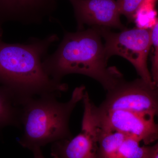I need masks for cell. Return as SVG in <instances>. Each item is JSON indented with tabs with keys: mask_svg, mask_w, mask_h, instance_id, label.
<instances>
[{
	"mask_svg": "<svg viewBox=\"0 0 158 158\" xmlns=\"http://www.w3.org/2000/svg\"><path fill=\"white\" fill-rule=\"evenodd\" d=\"M58 0H0V25L8 22L40 24L50 19Z\"/></svg>",
	"mask_w": 158,
	"mask_h": 158,
	"instance_id": "52a82bcc",
	"label": "cell"
},
{
	"mask_svg": "<svg viewBox=\"0 0 158 158\" xmlns=\"http://www.w3.org/2000/svg\"><path fill=\"white\" fill-rule=\"evenodd\" d=\"M73 7L79 29L85 25L111 27L120 29L123 26L115 0H69Z\"/></svg>",
	"mask_w": 158,
	"mask_h": 158,
	"instance_id": "9c48e42d",
	"label": "cell"
},
{
	"mask_svg": "<svg viewBox=\"0 0 158 158\" xmlns=\"http://www.w3.org/2000/svg\"><path fill=\"white\" fill-rule=\"evenodd\" d=\"M34 153V158H45L40 148H36L32 151Z\"/></svg>",
	"mask_w": 158,
	"mask_h": 158,
	"instance_id": "e0dca14e",
	"label": "cell"
},
{
	"mask_svg": "<svg viewBox=\"0 0 158 158\" xmlns=\"http://www.w3.org/2000/svg\"><path fill=\"white\" fill-rule=\"evenodd\" d=\"M157 0H144L136 12L135 19L138 28L152 29L157 21L155 7Z\"/></svg>",
	"mask_w": 158,
	"mask_h": 158,
	"instance_id": "4fadbf2b",
	"label": "cell"
},
{
	"mask_svg": "<svg viewBox=\"0 0 158 158\" xmlns=\"http://www.w3.org/2000/svg\"><path fill=\"white\" fill-rule=\"evenodd\" d=\"M105 40V53L108 60L114 55L123 57L135 69L141 78L154 86L147 65V58L152 45L151 30L137 28L118 33L99 30Z\"/></svg>",
	"mask_w": 158,
	"mask_h": 158,
	"instance_id": "5b68a950",
	"label": "cell"
},
{
	"mask_svg": "<svg viewBox=\"0 0 158 158\" xmlns=\"http://www.w3.org/2000/svg\"><path fill=\"white\" fill-rule=\"evenodd\" d=\"M3 34V31L2 26L0 25V39H2Z\"/></svg>",
	"mask_w": 158,
	"mask_h": 158,
	"instance_id": "ac0fdd59",
	"label": "cell"
},
{
	"mask_svg": "<svg viewBox=\"0 0 158 158\" xmlns=\"http://www.w3.org/2000/svg\"><path fill=\"white\" fill-rule=\"evenodd\" d=\"M98 107L103 112L126 110L158 117V88L141 78L130 82L124 80L107 91L105 99Z\"/></svg>",
	"mask_w": 158,
	"mask_h": 158,
	"instance_id": "8992f818",
	"label": "cell"
},
{
	"mask_svg": "<svg viewBox=\"0 0 158 158\" xmlns=\"http://www.w3.org/2000/svg\"><path fill=\"white\" fill-rule=\"evenodd\" d=\"M152 45L155 48V54L153 60L151 74L153 82L158 88V19L155 25L151 29Z\"/></svg>",
	"mask_w": 158,
	"mask_h": 158,
	"instance_id": "5bb4252c",
	"label": "cell"
},
{
	"mask_svg": "<svg viewBox=\"0 0 158 158\" xmlns=\"http://www.w3.org/2000/svg\"><path fill=\"white\" fill-rule=\"evenodd\" d=\"M20 108L10 94L0 85V130L9 126L20 127Z\"/></svg>",
	"mask_w": 158,
	"mask_h": 158,
	"instance_id": "30bf717a",
	"label": "cell"
},
{
	"mask_svg": "<svg viewBox=\"0 0 158 158\" xmlns=\"http://www.w3.org/2000/svg\"><path fill=\"white\" fill-rule=\"evenodd\" d=\"M147 158H158V140L152 146H151L150 151Z\"/></svg>",
	"mask_w": 158,
	"mask_h": 158,
	"instance_id": "2e32d148",
	"label": "cell"
},
{
	"mask_svg": "<svg viewBox=\"0 0 158 158\" xmlns=\"http://www.w3.org/2000/svg\"><path fill=\"white\" fill-rule=\"evenodd\" d=\"M59 40L56 34L44 38H31L25 44H9L0 39V85L18 106L31 98L59 97L68 86L51 77L43 61L52 45Z\"/></svg>",
	"mask_w": 158,
	"mask_h": 158,
	"instance_id": "6da1fadb",
	"label": "cell"
},
{
	"mask_svg": "<svg viewBox=\"0 0 158 158\" xmlns=\"http://www.w3.org/2000/svg\"><path fill=\"white\" fill-rule=\"evenodd\" d=\"M144 0H118L117 2L120 14L129 19H135L137 10Z\"/></svg>",
	"mask_w": 158,
	"mask_h": 158,
	"instance_id": "9a60e30c",
	"label": "cell"
},
{
	"mask_svg": "<svg viewBox=\"0 0 158 158\" xmlns=\"http://www.w3.org/2000/svg\"><path fill=\"white\" fill-rule=\"evenodd\" d=\"M140 143L138 140L127 136L118 148L117 158H147L151 146H141Z\"/></svg>",
	"mask_w": 158,
	"mask_h": 158,
	"instance_id": "7c38bea8",
	"label": "cell"
},
{
	"mask_svg": "<svg viewBox=\"0 0 158 158\" xmlns=\"http://www.w3.org/2000/svg\"><path fill=\"white\" fill-rule=\"evenodd\" d=\"M127 136L116 132L98 130L97 158H117V151Z\"/></svg>",
	"mask_w": 158,
	"mask_h": 158,
	"instance_id": "8fae6325",
	"label": "cell"
},
{
	"mask_svg": "<svg viewBox=\"0 0 158 158\" xmlns=\"http://www.w3.org/2000/svg\"><path fill=\"white\" fill-rule=\"evenodd\" d=\"M86 88H75L68 101L61 102L52 96L31 98L20 108L19 122L23 133L19 143L32 151L72 137L69 122L73 110L82 101Z\"/></svg>",
	"mask_w": 158,
	"mask_h": 158,
	"instance_id": "3957f363",
	"label": "cell"
},
{
	"mask_svg": "<svg viewBox=\"0 0 158 158\" xmlns=\"http://www.w3.org/2000/svg\"><path fill=\"white\" fill-rule=\"evenodd\" d=\"M86 103L99 131L121 133L145 145L158 140V123L153 114L122 110L103 112L90 98L86 99Z\"/></svg>",
	"mask_w": 158,
	"mask_h": 158,
	"instance_id": "277c9868",
	"label": "cell"
},
{
	"mask_svg": "<svg viewBox=\"0 0 158 158\" xmlns=\"http://www.w3.org/2000/svg\"><path fill=\"white\" fill-rule=\"evenodd\" d=\"M98 129L91 118L83 114L81 132L69 139L54 142L53 158H97Z\"/></svg>",
	"mask_w": 158,
	"mask_h": 158,
	"instance_id": "ba28073f",
	"label": "cell"
},
{
	"mask_svg": "<svg viewBox=\"0 0 158 158\" xmlns=\"http://www.w3.org/2000/svg\"><path fill=\"white\" fill-rule=\"evenodd\" d=\"M98 29L66 32L56 50L43 61L46 72L56 81L70 74L84 75L97 81L107 91L124 81L116 67H109Z\"/></svg>",
	"mask_w": 158,
	"mask_h": 158,
	"instance_id": "7a4b0ae2",
	"label": "cell"
}]
</instances>
